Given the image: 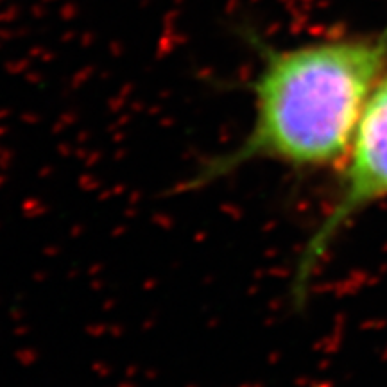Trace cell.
<instances>
[{"label": "cell", "instance_id": "obj_1", "mask_svg": "<svg viewBox=\"0 0 387 387\" xmlns=\"http://www.w3.org/2000/svg\"><path fill=\"white\" fill-rule=\"evenodd\" d=\"M253 117L242 140L206 161L187 189H201L255 161L294 170L341 165L355 126L387 72V22L373 33L291 47H262Z\"/></svg>", "mask_w": 387, "mask_h": 387}, {"label": "cell", "instance_id": "obj_2", "mask_svg": "<svg viewBox=\"0 0 387 387\" xmlns=\"http://www.w3.org/2000/svg\"><path fill=\"white\" fill-rule=\"evenodd\" d=\"M387 201V72L371 94L339 165L334 203L309 235L296 260L291 293L303 303L330 247L358 215Z\"/></svg>", "mask_w": 387, "mask_h": 387}]
</instances>
